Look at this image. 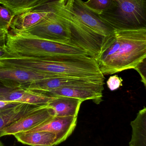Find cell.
<instances>
[{
	"label": "cell",
	"instance_id": "6da1fadb",
	"mask_svg": "<svg viewBox=\"0 0 146 146\" xmlns=\"http://www.w3.org/2000/svg\"><path fill=\"white\" fill-rule=\"evenodd\" d=\"M146 58V28L115 30L105 37L96 58L103 75L134 69Z\"/></svg>",
	"mask_w": 146,
	"mask_h": 146
},
{
	"label": "cell",
	"instance_id": "7a4b0ae2",
	"mask_svg": "<svg viewBox=\"0 0 146 146\" xmlns=\"http://www.w3.org/2000/svg\"><path fill=\"white\" fill-rule=\"evenodd\" d=\"M6 53L30 57H52L61 55H90L84 49L36 36L10 29L7 34Z\"/></svg>",
	"mask_w": 146,
	"mask_h": 146
},
{
	"label": "cell",
	"instance_id": "3957f363",
	"mask_svg": "<svg viewBox=\"0 0 146 146\" xmlns=\"http://www.w3.org/2000/svg\"><path fill=\"white\" fill-rule=\"evenodd\" d=\"M99 15L115 30L146 28V0H113Z\"/></svg>",
	"mask_w": 146,
	"mask_h": 146
},
{
	"label": "cell",
	"instance_id": "277c9868",
	"mask_svg": "<svg viewBox=\"0 0 146 146\" xmlns=\"http://www.w3.org/2000/svg\"><path fill=\"white\" fill-rule=\"evenodd\" d=\"M73 0H55L56 11L70 24L76 41L91 56L95 58L105 38L99 36L81 21L73 10Z\"/></svg>",
	"mask_w": 146,
	"mask_h": 146
},
{
	"label": "cell",
	"instance_id": "5b68a950",
	"mask_svg": "<svg viewBox=\"0 0 146 146\" xmlns=\"http://www.w3.org/2000/svg\"><path fill=\"white\" fill-rule=\"evenodd\" d=\"M49 1L50 12L46 18L36 25L21 31L41 38L82 48L76 41L69 24L55 9L54 0Z\"/></svg>",
	"mask_w": 146,
	"mask_h": 146
},
{
	"label": "cell",
	"instance_id": "8992f818",
	"mask_svg": "<svg viewBox=\"0 0 146 146\" xmlns=\"http://www.w3.org/2000/svg\"><path fill=\"white\" fill-rule=\"evenodd\" d=\"M54 77L57 76L28 71L0 61V82L10 88H18Z\"/></svg>",
	"mask_w": 146,
	"mask_h": 146
},
{
	"label": "cell",
	"instance_id": "52a82bcc",
	"mask_svg": "<svg viewBox=\"0 0 146 146\" xmlns=\"http://www.w3.org/2000/svg\"><path fill=\"white\" fill-rule=\"evenodd\" d=\"M54 117L52 110L48 107V104L43 105L6 127L2 131L1 136L13 135L26 132L46 122Z\"/></svg>",
	"mask_w": 146,
	"mask_h": 146
},
{
	"label": "cell",
	"instance_id": "ba28073f",
	"mask_svg": "<svg viewBox=\"0 0 146 146\" xmlns=\"http://www.w3.org/2000/svg\"><path fill=\"white\" fill-rule=\"evenodd\" d=\"M104 84L79 85L59 88L42 94L52 97H67L81 101L91 100L96 104L102 102Z\"/></svg>",
	"mask_w": 146,
	"mask_h": 146
},
{
	"label": "cell",
	"instance_id": "9c48e42d",
	"mask_svg": "<svg viewBox=\"0 0 146 146\" xmlns=\"http://www.w3.org/2000/svg\"><path fill=\"white\" fill-rule=\"evenodd\" d=\"M73 8L81 21L99 36L105 37L115 31V29L103 19L99 14L87 7L82 0H73Z\"/></svg>",
	"mask_w": 146,
	"mask_h": 146
},
{
	"label": "cell",
	"instance_id": "30bf717a",
	"mask_svg": "<svg viewBox=\"0 0 146 146\" xmlns=\"http://www.w3.org/2000/svg\"><path fill=\"white\" fill-rule=\"evenodd\" d=\"M77 117L75 116H54L40 125L25 132L47 131L56 135L57 145L65 141L73 132L77 124Z\"/></svg>",
	"mask_w": 146,
	"mask_h": 146
},
{
	"label": "cell",
	"instance_id": "8fae6325",
	"mask_svg": "<svg viewBox=\"0 0 146 146\" xmlns=\"http://www.w3.org/2000/svg\"><path fill=\"white\" fill-rule=\"evenodd\" d=\"M97 84H105L104 80L86 78L57 77L33 82L22 87L33 92L43 93L59 88L68 86Z\"/></svg>",
	"mask_w": 146,
	"mask_h": 146
},
{
	"label": "cell",
	"instance_id": "7c38bea8",
	"mask_svg": "<svg viewBox=\"0 0 146 146\" xmlns=\"http://www.w3.org/2000/svg\"><path fill=\"white\" fill-rule=\"evenodd\" d=\"M50 12L49 0H41L32 9L15 15L10 28L24 31L41 22Z\"/></svg>",
	"mask_w": 146,
	"mask_h": 146
},
{
	"label": "cell",
	"instance_id": "4fadbf2b",
	"mask_svg": "<svg viewBox=\"0 0 146 146\" xmlns=\"http://www.w3.org/2000/svg\"><path fill=\"white\" fill-rule=\"evenodd\" d=\"M55 97L37 92L20 87L0 96V100L13 101L36 105L48 104Z\"/></svg>",
	"mask_w": 146,
	"mask_h": 146
},
{
	"label": "cell",
	"instance_id": "5bb4252c",
	"mask_svg": "<svg viewBox=\"0 0 146 146\" xmlns=\"http://www.w3.org/2000/svg\"><path fill=\"white\" fill-rule=\"evenodd\" d=\"M41 106L17 103L0 108V138L2 131L5 128Z\"/></svg>",
	"mask_w": 146,
	"mask_h": 146
},
{
	"label": "cell",
	"instance_id": "9a60e30c",
	"mask_svg": "<svg viewBox=\"0 0 146 146\" xmlns=\"http://www.w3.org/2000/svg\"><path fill=\"white\" fill-rule=\"evenodd\" d=\"M82 102L80 100L75 98L55 97L48 104V107L52 110L54 116L78 117Z\"/></svg>",
	"mask_w": 146,
	"mask_h": 146
},
{
	"label": "cell",
	"instance_id": "2e32d148",
	"mask_svg": "<svg viewBox=\"0 0 146 146\" xmlns=\"http://www.w3.org/2000/svg\"><path fill=\"white\" fill-rule=\"evenodd\" d=\"M19 142L31 146H52L56 142V135L52 132H23L14 135Z\"/></svg>",
	"mask_w": 146,
	"mask_h": 146
},
{
	"label": "cell",
	"instance_id": "e0dca14e",
	"mask_svg": "<svg viewBox=\"0 0 146 146\" xmlns=\"http://www.w3.org/2000/svg\"><path fill=\"white\" fill-rule=\"evenodd\" d=\"M132 135L129 146H146V108L138 112L136 118L131 122Z\"/></svg>",
	"mask_w": 146,
	"mask_h": 146
},
{
	"label": "cell",
	"instance_id": "ac0fdd59",
	"mask_svg": "<svg viewBox=\"0 0 146 146\" xmlns=\"http://www.w3.org/2000/svg\"><path fill=\"white\" fill-rule=\"evenodd\" d=\"M41 0H0V4L7 8L15 15L31 10Z\"/></svg>",
	"mask_w": 146,
	"mask_h": 146
},
{
	"label": "cell",
	"instance_id": "d6986e66",
	"mask_svg": "<svg viewBox=\"0 0 146 146\" xmlns=\"http://www.w3.org/2000/svg\"><path fill=\"white\" fill-rule=\"evenodd\" d=\"M84 3L87 7L100 14L112 6L113 0H88Z\"/></svg>",
	"mask_w": 146,
	"mask_h": 146
},
{
	"label": "cell",
	"instance_id": "ffe728a7",
	"mask_svg": "<svg viewBox=\"0 0 146 146\" xmlns=\"http://www.w3.org/2000/svg\"><path fill=\"white\" fill-rule=\"evenodd\" d=\"M15 16L7 8L0 6V26L9 29Z\"/></svg>",
	"mask_w": 146,
	"mask_h": 146
},
{
	"label": "cell",
	"instance_id": "44dd1931",
	"mask_svg": "<svg viewBox=\"0 0 146 146\" xmlns=\"http://www.w3.org/2000/svg\"><path fill=\"white\" fill-rule=\"evenodd\" d=\"M123 80L117 75L110 76L107 81L108 88L111 91L117 90L123 86Z\"/></svg>",
	"mask_w": 146,
	"mask_h": 146
},
{
	"label": "cell",
	"instance_id": "7402d4cb",
	"mask_svg": "<svg viewBox=\"0 0 146 146\" xmlns=\"http://www.w3.org/2000/svg\"><path fill=\"white\" fill-rule=\"evenodd\" d=\"M134 69L138 72L141 77V82L146 86V58L139 63Z\"/></svg>",
	"mask_w": 146,
	"mask_h": 146
},
{
	"label": "cell",
	"instance_id": "603a6c76",
	"mask_svg": "<svg viewBox=\"0 0 146 146\" xmlns=\"http://www.w3.org/2000/svg\"><path fill=\"white\" fill-rule=\"evenodd\" d=\"M9 29L0 26V48H4L6 47V39Z\"/></svg>",
	"mask_w": 146,
	"mask_h": 146
},
{
	"label": "cell",
	"instance_id": "cb8c5ba5",
	"mask_svg": "<svg viewBox=\"0 0 146 146\" xmlns=\"http://www.w3.org/2000/svg\"><path fill=\"white\" fill-rule=\"evenodd\" d=\"M15 88H10L6 86L5 85L3 84L2 83L0 82V96L4 95L7 93L9 92L10 91H12L13 89Z\"/></svg>",
	"mask_w": 146,
	"mask_h": 146
},
{
	"label": "cell",
	"instance_id": "d4e9b609",
	"mask_svg": "<svg viewBox=\"0 0 146 146\" xmlns=\"http://www.w3.org/2000/svg\"><path fill=\"white\" fill-rule=\"evenodd\" d=\"M17 103H19V102L13 101H7V100H0V108H2L8 105Z\"/></svg>",
	"mask_w": 146,
	"mask_h": 146
},
{
	"label": "cell",
	"instance_id": "484cf974",
	"mask_svg": "<svg viewBox=\"0 0 146 146\" xmlns=\"http://www.w3.org/2000/svg\"><path fill=\"white\" fill-rule=\"evenodd\" d=\"M6 49H5V48H0V58L2 56H3L6 54Z\"/></svg>",
	"mask_w": 146,
	"mask_h": 146
},
{
	"label": "cell",
	"instance_id": "4316f807",
	"mask_svg": "<svg viewBox=\"0 0 146 146\" xmlns=\"http://www.w3.org/2000/svg\"><path fill=\"white\" fill-rule=\"evenodd\" d=\"M0 146H5L3 145V144L2 143L1 141H0Z\"/></svg>",
	"mask_w": 146,
	"mask_h": 146
},
{
	"label": "cell",
	"instance_id": "83f0119b",
	"mask_svg": "<svg viewBox=\"0 0 146 146\" xmlns=\"http://www.w3.org/2000/svg\"></svg>",
	"mask_w": 146,
	"mask_h": 146
}]
</instances>
